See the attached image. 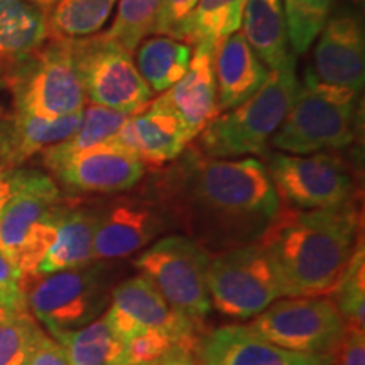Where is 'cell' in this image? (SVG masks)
<instances>
[{
  "label": "cell",
  "mask_w": 365,
  "mask_h": 365,
  "mask_svg": "<svg viewBox=\"0 0 365 365\" xmlns=\"http://www.w3.org/2000/svg\"><path fill=\"white\" fill-rule=\"evenodd\" d=\"M145 188L173 228L210 254L259 242L282 208L257 158H208L191 144L170 166L154 171Z\"/></svg>",
  "instance_id": "1"
},
{
  "label": "cell",
  "mask_w": 365,
  "mask_h": 365,
  "mask_svg": "<svg viewBox=\"0 0 365 365\" xmlns=\"http://www.w3.org/2000/svg\"><path fill=\"white\" fill-rule=\"evenodd\" d=\"M242 29L245 41L269 70L279 68L291 56L282 0H247Z\"/></svg>",
  "instance_id": "23"
},
{
  "label": "cell",
  "mask_w": 365,
  "mask_h": 365,
  "mask_svg": "<svg viewBox=\"0 0 365 365\" xmlns=\"http://www.w3.org/2000/svg\"><path fill=\"white\" fill-rule=\"evenodd\" d=\"M357 203L322 210L282 207L259 240L279 274L286 298L327 296L362 239Z\"/></svg>",
  "instance_id": "2"
},
{
  "label": "cell",
  "mask_w": 365,
  "mask_h": 365,
  "mask_svg": "<svg viewBox=\"0 0 365 365\" xmlns=\"http://www.w3.org/2000/svg\"><path fill=\"white\" fill-rule=\"evenodd\" d=\"M149 365H202L196 355V350L186 349V346H175L161 359Z\"/></svg>",
  "instance_id": "40"
},
{
  "label": "cell",
  "mask_w": 365,
  "mask_h": 365,
  "mask_svg": "<svg viewBox=\"0 0 365 365\" xmlns=\"http://www.w3.org/2000/svg\"><path fill=\"white\" fill-rule=\"evenodd\" d=\"M196 4L198 0H161L154 34L171 36V38L181 41L182 31H185L186 22L193 14Z\"/></svg>",
  "instance_id": "36"
},
{
  "label": "cell",
  "mask_w": 365,
  "mask_h": 365,
  "mask_svg": "<svg viewBox=\"0 0 365 365\" xmlns=\"http://www.w3.org/2000/svg\"><path fill=\"white\" fill-rule=\"evenodd\" d=\"M298 85L296 56L291 54L279 68L271 70L252 97L213 118L196 137V148L215 159L264 156L293 105Z\"/></svg>",
  "instance_id": "3"
},
{
  "label": "cell",
  "mask_w": 365,
  "mask_h": 365,
  "mask_svg": "<svg viewBox=\"0 0 365 365\" xmlns=\"http://www.w3.org/2000/svg\"><path fill=\"white\" fill-rule=\"evenodd\" d=\"M51 336L65 349L71 365H127L125 344L102 317L76 330L51 333Z\"/></svg>",
  "instance_id": "26"
},
{
  "label": "cell",
  "mask_w": 365,
  "mask_h": 365,
  "mask_svg": "<svg viewBox=\"0 0 365 365\" xmlns=\"http://www.w3.org/2000/svg\"><path fill=\"white\" fill-rule=\"evenodd\" d=\"M168 230H173L170 218L145 186L115 195L98 207L93 257L95 261L129 257Z\"/></svg>",
  "instance_id": "12"
},
{
  "label": "cell",
  "mask_w": 365,
  "mask_h": 365,
  "mask_svg": "<svg viewBox=\"0 0 365 365\" xmlns=\"http://www.w3.org/2000/svg\"><path fill=\"white\" fill-rule=\"evenodd\" d=\"M175 346H185L180 340L163 331H148L125 341L127 365H149ZM188 349V346H186ZM195 350V349H193Z\"/></svg>",
  "instance_id": "34"
},
{
  "label": "cell",
  "mask_w": 365,
  "mask_h": 365,
  "mask_svg": "<svg viewBox=\"0 0 365 365\" xmlns=\"http://www.w3.org/2000/svg\"><path fill=\"white\" fill-rule=\"evenodd\" d=\"M215 48L217 46L205 43L193 46V54L185 76L159 95L182 122L191 140H195L213 118L220 115L213 71Z\"/></svg>",
  "instance_id": "18"
},
{
  "label": "cell",
  "mask_w": 365,
  "mask_h": 365,
  "mask_svg": "<svg viewBox=\"0 0 365 365\" xmlns=\"http://www.w3.org/2000/svg\"><path fill=\"white\" fill-rule=\"evenodd\" d=\"M330 296L346 327L365 328V252L362 239Z\"/></svg>",
  "instance_id": "32"
},
{
  "label": "cell",
  "mask_w": 365,
  "mask_h": 365,
  "mask_svg": "<svg viewBox=\"0 0 365 365\" xmlns=\"http://www.w3.org/2000/svg\"><path fill=\"white\" fill-rule=\"evenodd\" d=\"M38 325L29 309L0 322V365H26L38 336Z\"/></svg>",
  "instance_id": "33"
},
{
  "label": "cell",
  "mask_w": 365,
  "mask_h": 365,
  "mask_svg": "<svg viewBox=\"0 0 365 365\" xmlns=\"http://www.w3.org/2000/svg\"><path fill=\"white\" fill-rule=\"evenodd\" d=\"M81 115L83 110L58 118L14 112L0 120V171L16 170L44 149L66 140L78 129Z\"/></svg>",
  "instance_id": "20"
},
{
  "label": "cell",
  "mask_w": 365,
  "mask_h": 365,
  "mask_svg": "<svg viewBox=\"0 0 365 365\" xmlns=\"http://www.w3.org/2000/svg\"><path fill=\"white\" fill-rule=\"evenodd\" d=\"M26 365H71L61 345L41 328Z\"/></svg>",
  "instance_id": "37"
},
{
  "label": "cell",
  "mask_w": 365,
  "mask_h": 365,
  "mask_svg": "<svg viewBox=\"0 0 365 365\" xmlns=\"http://www.w3.org/2000/svg\"><path fill=\"white\" fill-rule=\"evenodd\" d=\"M46 38L44 9L27 0H0V63L29 56Z\"/></svg>",
  "instance_id": "25"
},
{
  "label": "cell",
  "mask_w": 365,
  "mask_h": 365,
  "mask_svg": "<svg viewBox=\"0 0 365 365\" xmlns=\"http://www.w3.org/2000/svg\"><path fill=\"white\" fill-rule=\"evenodd\" d=\"M266 170L281 203L294 210L340 207L355 200V178L344 158L333 153L304 156L266 153Z\"/></svg>",
  "instance_id": "10"
},
{
  "label": "cell",
  "mask_w": 365,
  "mask_h": 365,
  "mask_svg": "<svg viewBox=\"0 0 365 365\" xmlns=\"http://www.w3.org/2000/svg\"><path fill=\"white\" fill-rule=\"evenodd\" d=\"M16 63L9 76L16 112L58 118L83 110L86 95L71 41H54Z\"/></svg>",
  "instance_id": "8"
},
{
  "label": "cell",
  "mask_w": 365,
  "mask_h": 365,
  "mask_svg": "<svg viewBox=\"0 0 365 365\" xmlns=\"http://www.w3.org/2000/svg\"><path fill=\"white\" fill-rule=\"evenodd\" d=\"M26 171L27 170H21V168L0 171V212L11 200V196L16 193V190L19 188V185L26 176Z\"/></svg>",
  "instance_id": "39"
},
{
  "label": "cell",
  "mask_w": 365,
  "mask_h": 365,
  "mask_svg": "<svg viewBox=\"0 0 365 365\" xmlns=\"http://www.w3.org/2000/svg\"><path fill=\"white\" fill-rule=\"evenodd\" d=\"M213 71L218 110L227 112L249 100L266 83L271 70L250 48L240 31L220 41L215 48Z\"/></svg>",
  "instance_id": "21"
},
{
  "label": "cell",
  "mask_w": 365,
  "mask_h": 365,
  "mask_svg": "<svg viewBox=\"0 0 365 365\" xmlns=\"http://www.w3.org/2000/svg\"><path fill=\"white\" fill-rule=\"evenodd\" d=\"M27 2L31 4H36V6L41 7V9H49L53 6L54 0H27Z\"/></svg>",
  "instance_id": "41"
},
{
  "label": "cell",
  "mask_w": 365,
  "mask_h": 365,
  "mask_svg": "<svg viewBox=\"0 0 365 365\" xmlns=\"http://www.w3.org/2000/svg\"><path fill=\"white\" fill-rule=\"evenodd\" d=\"M61 202V190L51 176L27 170L19 188L0 212V250L12 259L34 227Z\"/></svg>",
  "instance_id": "19"
},
{
  "label": "cell",
  "mask_w": 365,
  "mask_h": 365,
  "mask_svg": "<svg viewBox=\"0 0 365 365\" xmlns=\"http://www.w3.org/2000/svg\"><path fill=\"white\" fill-rule=\"evenodd\" d=\"M127 117H129L127 113L98 107V105H90L88 108H83L78 129L73 132L66 140L51 145V148L44 149L41 153L43 154L44 166L48 168L54 163L61 161L63 158L78 153V150L112 140L117 135V132L120 130Z\"/></svg>",
  "instance_id": "29"
},
{
  "label": "cell",
  "mask_w": 365,
  "mask_h": 365,
  "mask_svg": "<svg viewBox=\"0 0 365 365\" xmlns=\"http://www.w3.org/2000/svg\"><path fill=\"white\" fill-rule=\"evenodd\" d=\"M196 355L202 365H336L335 355L289 352L244 325L210 331L198 340Z\"/></svg>",
  "instance_id": "17"
},
{
  "label": "cell",
  "mask_w": 365,
  "mask_h": 365,
  "mask_svg": "<svg viewBox=\"0 0 365 365\" xmlns=\"http://www.w3.org/2000/svg\"><path fill=\"white\" fill-rule=\"evenodd\" d=\"M212 254L182 234L159 237L134 259V267L148 277L168 304L195 325L212 312L207 271Z\"/></svg>",
  "instance_id": "6"
},
{
  "label": "cell",
  "mask_w": 365,
  "mask_h": 365,
  "mask_svg": "<svg viewBox=\"0 0 365 365\" xmlns=\"http://www.w3.org/2000/svg\"><path fill=\"white\" fill-rule=\"evenodd\" d=\"M71 48L91 105L130 115L153 100L154 93L137 70L134 53L124 46L97 34L71 41Z\"/></svg>",
  "instance_id": "11"
},
{
  "label": "cell",
  "mask_w": 365,
  "mask_h": 365,
  "mask_svg": "<svg viewBox=\"0 0 365 365\" xmlns=\"http://www.w3.org/2000/svg\"><path fill=\"white\" fill-rule=\"evenodd\" d=\"M0 88H2V81H0Z\"/></svg>",
  "instance_id": "43"
},
{
  "label": "cell",
  "mask_w": 365,
  "mask_h": 365,
  "mask_svg": "<svg viewBox=\"0 0 365 365\" xmlns=\"http://www.w3.org/2000/svg\"><path fill=\"white\" fill-rule=\"evenodd\" d=\"M212 308L223 317L249 319L286 298L279 274L261 242L212 254L207 271Z\"/></svg>",
  "instance_id": "7"
},
{
  "label": "cell",
  "mask_w": 365,
  "mask_h": 365,
  "mask_svg": "<svg viewBox=\"0 0 365 365\" xmlns=\"http://www.w3.org/2000/svg\"><path fill=\"white\" fill-rule=\"evenodd\" d=\"M117 16L103 36L134 53L145 38L154 34L161 0H117Z\"/></svg>",
  "instance_id": "31"
},
{
  "label": "cell",
  "mask_w": 365,
  "mask_h": 365,
  "mask_svg": "<svg viewBox=\"0 0 365 365\" xmlns=\"http://www.w3.org/2000/svg\"><path fill=\"white\" fill-rule=\"evenodd\" d=\"M245 2L247 0H198L181 41L190 46L203 43L218 46L242 27Z\"/></svg>",
  "instance_id": "28"
},
{
  "label": "cell",
  "mask_w": 365,
  "mask_h": 365,
  "mask_svg": "<svg viewBox=\"0 0 365 365\" xmlns=\"http://www.w3.org/2000/svg\"><path fill=\"white\" fill-rule=\"evenodd\" d=\"M113 140L150 168L173 163L193 143L182 122L161 97L130 113Z\"/></svg>",
  "instance_id": "16"
},
{
  "label": "cell",
  "mask_w": 365,
  "mask_h": 365,
  "mask_svg": "<svg viewBox=\"0 0 365 365\" xmlns=\"http://www.w3.org/2000/svg\"><path fill=\"white\" fill-rule=\"evenodd\" d=\"M24 289L29 313L49 333L76 330L95 322L107 309L112 294L103 261L27 277Z\"/></svg>",
  "instance_id": "5"
},
{
  "label": "cell",
  "mask_w": 365,
  "mask_h": 365,
  "mask_svg": "<svg viewBox=\"0 0 365 365\" xmlns=\"http://www.w3.org/2000/svg\"><path fill=\"white\" fill-rule=\"evenodd\" d=\"M359 115L360 93L322 83L307 73L269 145L296 156L345 149L357 139Z\"/></svg>",
  "instance_id": "4"
},
{
  "label": "cell",
  "mask_w": 365,
  "mask_h": 365,
  "mask_svg": "<svg viewBox=\"0 0 365 365\" xmlns=\"http://www.w3.org/2000/svg\"><path fill=\"white\" fill-rule=\"evenodd\" d=\"M333 0H282L287 44L293 56L304 54L331 17Z\"/></svg>",
  "instance_id": "30"
},
{
  "label": "cell",
  "mask_w": 365,
  "mask_h": 365,
  "mask_svg": "<svg viewBox=\"0 0 365 365\" xmlns=\"http://www.w3.org/2000/svg\"><path fill=\"white\" fill-rule=\"evenodd\" d=\"M247 327L281 349L313 355H335L346 330L333 301L323 296L276 299Z\"/></svg>",
  "instance_id": "9"
},
{
  "label": "cell",
  "mask_w": 365,
  "mask_h": 365,
  "mask_svg": "<svg viewBox=\"0 0 365 365\" xmlns=\"http://www.w3.org/2000/svg\"><path fill=\"white\" fill-rule=\"evenodd\" d=\"M102 318L124 344L143 333L163 331L188 349L196 350L198 345V325L175 312L143 274L113 287Z\"/></svg>",
  "instance_id": "13"
},
{
  "label": "cell",
  "mask_w": 365,
  "mask_h": 365,
  "mask_svg": "<svg viewBox=\"0 0 365 365\" xmlns=\"http://www.w3.org/2000/svg\"><path fill=\"white\" fill-rule=\"evenodd\" d=\"M117 0H54L46 26L54 41H75L95 36L107 24Z\"/></svg>",
  "instance_id": "27"
},
{
  "label": "cell",
  "mask_w": 365,
  "mask_h": 365,
  "mask_svg": "<svg viewBox=\"0 0 365 365\" xmlns=\"http://www.w3.org/2000/svg\"><path fill=\"white\" fill-rule=\"evenodd\" d=\"M317 39L308 75L360 93L365 81V38L359 17L350 12L335 14Z\"/></svg>",
  "instance_id": "15"
},
{
  "label": "cell",
  "mask_w": 365,
  "mask_h": 365,
  "mask_svg": "<svg viewBox=\"0 0 365 365\" xmlns=\"http://www.w3.org/2000/svg\"><path fill=\"white\" fill-rule=\"evenodd\" d=\"M66 188L93 195H120L144 180L148 166L115 140L78 150L48 166Z\"/></svg>",
  "instance_id": "14"
},
{
  "label": "cell",
  "mask_w": 365,
  "mask_h": 365,
  "mask_svg": "<svg viewBox=\"0 0 365 365\" xmlns=\"http://www.w3.org/2000/svg\"><path fill=\"white\" fill-rule=\"evenodd\" d=\"M135 66L153 93H164L188 70L193 46L171 36L153 34L135 48Z\"/></svg>",
  "instance_id": "24"
},
{
  "label": "cell",
  "mask_w": 365,
  "mask_h": 365,
  "mask_svg": "<svg viewBox=\"0 0 365 365\" xmlns=\"http://www.w3.org/2000/svg\"><path fill=\"white\" fill-rule=\"evenodd\" d=\"M17 313H19V312H17ZM11 314H14V312H11V309H9L4 303H0V322L11 317Z\"/></svg>",
  "instance_id": "42"
},
{
  "label": "cell",
  "mask_w": 365,
  "mask_h": 365,
  "mask_svg": "<svg viewBox=\"0 0 365 365\" xmlns=\"http://www.w3.org/2000/svg\"><path fill=\"white\" fill-rule=\"evenodd\" d=\"M335 364L365 365V328L346 327L344 340L335 352Z\"/></svg>",
  "instance_id": "38"
},
{
  "label": "cell",
  "mask_w": 365,
  "mask_h": 365,
  "mask_svg": "<svg viewBox=\"0 0 365 365\" xmlns=\"http://www.w3.org/2000/svg\"><path fill=\"white\" fill-rule=\"evenodd\" d=\"M0 303H4L11 312H26V289L24 276L16 262L6 252L0 250Z\"/></svg>",
  "instance_id": "35"
},
{
  "label": "cell",
  "mask_w": 365,
  "mask_h": 365,
  "mask_svg": "<svg viewBox=\"0 0 365 365\" xmlns=\"http://www.w3.org/2000/svg\"><path fill=\"white\" fill-rule=\"evenodd\" d=\"M97 223L98 207L85 208L63 205L58 218L56 239L38 266L36 276H46L95 262L93 240Z\"/></svg>",
  "instance_id": "22"
}]
</instances>
